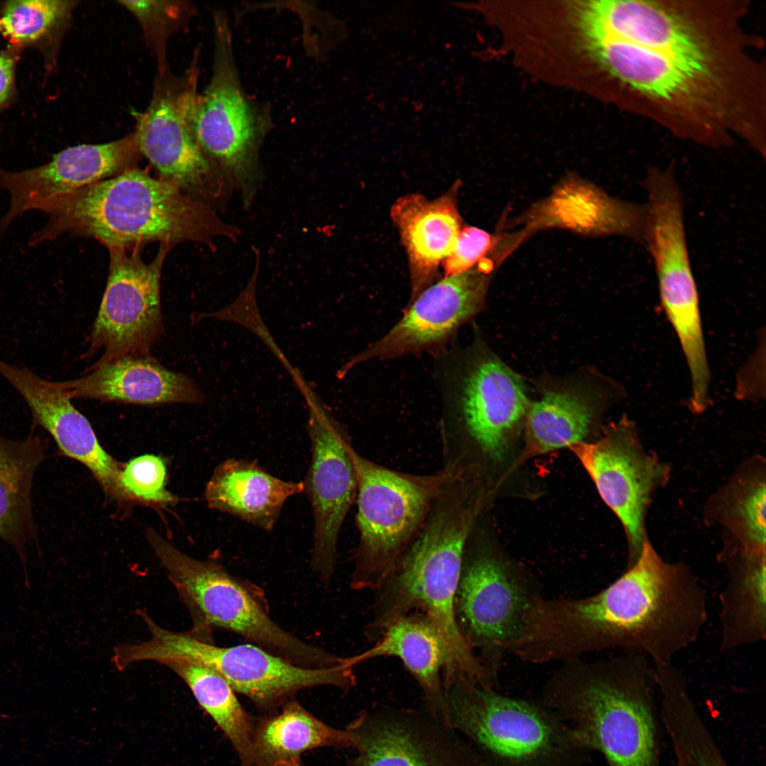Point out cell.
Wrapping results in <instances>:
<instances>
[{
    "instance_id": "11",
    "label": "cell",
    "mask_w": 766,
    "mask_h": 766,
    "mask_svg": "<svg viewBox=\"0 0 766 766\" xmlns=\"http://www.w3.org/2000/svg\"><path fill=\"white\" fill-rule=\"evenodd\" d=\"M172 248L160 244L149 263L142 260L140 246L109 250L107 282L87 352L100 355L95 363L150 355V348L164 332L160 279Z\"/></svg>"
},
{
    "instance_id": "32",
    "label": "cell",
    "mask_w": 766,
    "mask_h": 766,
    "mask_svg": "<svg viewBox=\"0 0 766 766\" xmlns=\"http://www.w3.org/2000/svg\"><path fill=\"white\" fill-rule=\"evenodd\" d=\"M765 472L747 469L718 499V517L738 540V551L765 553Z\"/></svg>"
},
{
    "instance_id": "2",
    "label": "cell",
    "mask_w": 766,
    "mask_h": 766,
    "mask_svg": "<svg viewBox=\"0 0 766 766\" xmlns=\"http://www.w3.org/2000/svg\"><path fill=\"white\" fill-rule=\"evenodd\" d=\"M476 477L462 473L436 499L420 531L374 590L372 616L365 628L377 640L399 618L428 615L439 628L453 660L470 677L485 670L460 635L454 599L467 543L484 506V491Z\"/></svg>"
},
{
    "instance_id": "30",
    "label": "cell",
    "mask_w": 766,
    "mask_h": 766,
    "mask_svg": "<svg viewBox=\"0 0 766 766\" xmlns=\"http://www.w3.org/2000/svg\"><path fill=\"white\" fill-rule=\"evenodd\" d=\"M594 416L591 399L575 390L550 391L526 414L523 459L583 442Z\"/></svg>"
},
{
    "instance_id": "27",
    "label": "cell",
    "mask_w": 766,
    "mask_h": 766,
    "mask_svg": "<svg viewBox=\"0 0 766 766\" xmlns=\"http://www.w3.org/2000/svg\"><path fill=\"white\" fill-rule=\"evenodd\" d=\"M359 738L348 729L323 723L294 700L255 722L243 766H304L302 755L321 747L356 749Z\"/></svg>"
},
{
    "instance_id": "14",
    "label": "cell",
    "mask_w": 766,
    "mask_h": 766,
    "mask_svg": "<svg viewBox=\"0 0 766 766\" xmlns=\"http://www.w3.org/2000/svg\"><path fill=\"white\" fill-rule=\"evenodd\" d=\"M195 73L178 79L160 72L147 109L133 133L138 150L160 179L213 207L223 190L221 171L202 152L191 131L187 101Z\"/></svg>"
},
{
    "instance_id": "38",
    "label": "cell",
    "mask_w": 766,
    "mask_h": 766,
    "mask_svg": "<svg viewBox=\"0 0 766 766\" xmlns=\"http://www.w3.org/2000/svg\"><path fill=\"white\" fill-rule=\"evenodd\" d=\"M689 751L696 766H718L721 763L718 761V760L716 755L712 756L710 754V751L709 755H706L704 752L703 754L702 751H700L699 748H697L696 746L690 749Z\"/></svg>"
},
{
    "instance_id": "8",
    "label": "cell",
    "mask_w": 766,
    "mask_h": 766,
    "mask_svg": "<svg viewBox=\"0 0 766 766\" xmlns=\"http://www.w3.org/2000/svg\"><path fill=\"white\" fill-rule=\"evenodd\" d=\"M354 466L359 540L350 587L375 590L425 522L433 504L464 466L445 464L429 474L402 472L379 465L349 448Z\"/></svg>"
},
{
    "instance_id": "9",
    "label": "cell",
    "mask_w": 766,
    "mask_h": 766,
    "mask_svg": "<svg viewBox=\"0 0 766 766\" xmlns=\"http://www.w3.org/2000/svg\"><path fill=\"white\" fill-rule=\"evenodd\" d=\"M150 638L132 643L133 662L152 661L164 665L174 660L199 663L218 672L235 692L261 709L281 706L298 692L319 686L348 691L356 684L353 668L346 662L310 668L296 665L252 643L221 647L200 640L189 631L163 628L148 614L143 616Z\"/></svg>"
},
{
    "instance_id": "35",
    "label": "cell",
    "mask_w": 766,
    "mask_h": 766,
    "mask_svg": "<svg viewBox=\"0 0 766 766\" xmlns=\"http://www.w3.org/2000/svg\"><path fill=\"white\" fill-rule=\"evenodd\" d=\"M166 475L163 459L144 455L132 459L123 466L120 481L133 501L163 504L174 499L165 489Z\"/></svg>"
},
{
    "instance_id": "21",
    "label": "cell",
    "mask_w": 766,
    "mask_h": 766,
    "mask_svg": "<svg viewBox=\"0 0 766 766\" xmlns=\"http://www.w3.org/2000/svg\"><path fill=\"white\" fill-rule=\"evenodd\" d=\"M529 405L517 377L494 358L470 367L451 397L452 414L481 451L495 460L504 456Z\"/></svg>"
},
{
    "instance_id": "7",
    "label": "cell",
    "mask_w": 766,
    "mask_h": 766,
    "mask_svg": "<svg viewBox=\"0 0 766 766\" xmlns=\"http://www.w3.org/2000/svg\"><path fill=\"white\" fill-rule=\"evenodd\" d=\"M148 538L191 615L189 631L197 638L213 642L212 631L221 629L300 666L343 662V657L306 643L274 622L261 592L220 564L189 557L154 530L148 531Z\"/></svg>"
},
{
    "instance_id": "16",
    "label": "cell",
    "mask_w": 766,
    "mask_h": 766,
    "mask_svg": "<svg viewBox=\"0 0 766 766\" xmlns=\"http://www.w3.org/2000/svg\"><path fill=\"white\" fill-rule=\"evenodd\" d=\"M570 448L621 522L632 565L647 540L645 512L653 492L668 476L667 467L645 453L634 426L626 417L607 428L597 441L581 442Z\"/></svg>"
},
{
    "instance_id": "19",
    "label": "cell",
    "mask_w": 766,
    "mask_h": 766,
    "mask_svg": "<svg viewBox=\"0 0 766 766\" xmlns=\"http://www.w3.org/2000/svg\"><path fill=\"white\" fill-rule=\"evenodd\" d=\"M140 156L132 133L109 143L67 148L35 168L19 172L0 168V187L10 201L0 219V238L26 212L46 213L61 199L136 167Z\"/></svg>"
},
{
    "instance_id": "36",
    "label": "cell",
    "mask_w": 766,
    "mask_h": 766,
    "mask_svg": "<svg viewBox=\"0 0 766 766\" xmlns=\"http://www.w3.org/2000/svg\"><path fill=\"white\" fill-rule=\"evenodd\" d=\"M499 237L474 226L463 227L455 245L442 263L445 276L466 272L492 255Z\"/></svg>"
},
{
    "instance_id": "4",
    "label": "cell",
    "mask_w": 766,
    "mask_h": 766,
    "mask_svg": "<svg viewBox=\"0 0 766 766\" xmlns=\"http://www.w3.org/2000/svg\"><path fill=\"white\" fill-rule=\"evenodd\" d=\"M582 33L592 57L608 73L663 102H692L715 79L717 56L705 33L676 7L624 0L603 29Z\"/></svg>"
},
{
    "instance_id": "24",
    "label": "cell",
    "mask_w": 766,
    "mask_h": 766,
    "mask_svg": "<svg viewBox=\"0 0 766 766\" xmlns=\"http://www.w3.org/2000/svg\"><path fill=\"white\" fill-rule=\"evenodd\" d=\"M382 657L399 658L420 687L425 710L450 724L443 672L455 664L439 628L426 614L412 611L392 623L365 651L347 657L349 666Z\"/></svg>"
},
{
    "instance_id": "34",
    "label": "cell",
    "mask_w": 766,
    "mask_h": 766,
    "mask_svg": "<svg viewBox=\"0 0 766 766\" xmlns=\"http://www.w3.org/2000/svg\"><path fill=\"white\" fill-rule=\"evenodd\" d=\"M138 21L145 35L157 55L160 72L164 71L166 40L182 23L187 6L182 1H118Z\"/></svg>"
},
{
    "instance_id": "26",
    "label": "cell",
    "mask_w": 766,
    "mask_h": 766,
    "mask_svg": "<svg viewBox=\"0 0 766 766\" xmlns=\"http://www.w3.org/2000/svg\"><path fill=\"white\" fill-rule=\"evenodd\" d=\"M303 492L304 482L282 479L255 462L232 457L216 467L205 499L211 509L270 531L287 499Z\"/></svg>"
},
{
    "instance_id": "17",
    "label": "cell",
    "mask_w": 766,
    "mask_h": 766,
    "mask_svg": "<svg viewBox=\"0 0 766 766\" xmlns=\"http://www.w3.org/2000/svg\"><path fill=\"white\" fill-rule=\"evenodd\" d=\"M346 728L359 738L349 766H487L467 739L425 709L365 711Z\"/></svg>"
},
{
    "instance_id": "10",
    "label": "cell",
    "mask_w": 766,
    "mask_h": 766,
    "mask_svg": "<svg viewBox=\"0 0 766 766\" xmlns=\"http://www.w3.org/2000/svg\"><path fill=\"white\" fill-rule=\"evenodd\" d=\"M216 52L212 77L198 94L189 90L187 114L198 145L240 191L249 207L262 179L257 162V122L235 72L226 23L216 20Z\"/></svg>"
},
{
    "instance_id": "5",
    "label": "cell",
    "mask_w": 766,
    "mask_h": 766,
    "mask_svg": "<svg viewBox=\"0 0 766 766\" xmlns=\"http://www.w3.org/2000/svg\"><path fill=\"white\" fill-rule=\"evenodd\" d=\"M650 661L624 653L566 668L546 687L544 705L609 766H658Z\"/></svg>"
},
{
    "instance_id": "33",
    "label": "cell",
    "mask_w": 766,
    "mask_h": 766,
    "mask_svg": "<svg viewBox=\"0 0 766 766\" xmlns=\"http://www.w3.org/2000/svg\"><path fill=\"white\" fill-rule=\"evenodd\" d=\"M74 4L60 0L9 1L0 17V34L16 43L36 40L64 19Z\"/></svg>"
},
{
    "instance_id": "29",
    "label": "cell",
    "mask_w": 766,
    "mask_h": 766,
    "mask_svg": "<svg viewBox=\"0 0 766 766\" xmlns=\"http://www.w3.org/2000/svg\"><path fill=\"white\" fill-rule=\"evenodd\" d=\"M731 556L730 580L720 594L722 650L765 639V553Z\"/></svg>"
},
{
    "instance_id": "12",
    "label": "cell",
    "mask_w": 766,
    "mask_h": 766,
    "mask_svg": "<svg viewBox=\"0 0 766 766\" xmlns=\"http://www.w3.org/2000/svg\"><path fill=\"white\" fill-rule=\"evenodd\" d=\"M309 408L311 460L304 481L314 521L311 564L326 584L334 573L342 526L355 501L357 481L344 428L307 382L299 388Z\"/></svg>"
},
{
    "instance_id": "20",
    "label": "cell",
    "mask_w": 766,
    "mask_h": 766,
    "mask_svg": "<svg viewBox=\"0 0 766 766\" xmlns=\"http://www.w3.org/2000/svg\"><path fill=\"white\" fill-rule=\"evenodd\" d=\"M0 374L28 405L32 428L40 426L52 438L60 453L87 467L106 494L119 503L132 502L121 486L123 465L101 447L87 420L72 404L60 382H50L26 368L0 359Z\"/></svg>"
},
{
    "instance_id": "13",
    "label": "cell",
    "mask_w": 766,
    "mask_h": 766,
    "mask_svg": "<svg viewBox=\"0 0 766 766\" xmlns=\"http://www.w3.org/2000/svg\"><path fill=\"white\" fill-rule=\"evenodd\" d=\"M684 221V210L678 204L653 206L648 215L644 242L654 262L660 302L689 370L690 404L700 409L709 402L710 372Z\"/></svg>"
},
{
    "instance_id": "3",
    "label": "cell",
    "mask_w": 766,
    "mask_h": 766,
    "mask_svg": "<svg viewBox=\"0 0 766 766\" xmlns=\"http://www.w3.org/2000/svg\"><path fill=\"white\" fill-rule=\"evenodd\" d=\"M45 213L48 221L30 236V246L69 234L94 238L108 250L150 242L215 249L216 238L235 241L240 235L213 207L137 167L61 199Z\"/></svg>"
},
{
    "instance_id": "6",
    "label": "cell",
    "mask_w": 766,
    "mask_h": 766,
    "mask_svg": "<svg viewBox=\"0 0 766 766\" xmlns=\"http://www.w3.org/2000/svg\"><path fill=\"white\" fill-rule=\"evenodd\" d=\"M443 683L450 726L487 766H584L588 749L550 709L500 695L457 667Z\"/></svg>"
},
{
    "instance_id": "22",
    "label": "cell",
    "mask_w": 766,
    "mask_h": 766,
    "mask_svg": "<svg viewBox=\"0 0 766 766\" xmlns=\"http://www.w3.org/2000/svg\"><path fill=\"white\" fill-rule=\"evenodd\" d=\"M645 205L612 197L577 176L565 177L545 199L533 205L515 224L522 240L542 229L562 228L594 236L620 235L644 242Z\"/></svg>"
},
{
    "instance_id": "25",
    "label": "cell",
    "mask_w": 766,
    "mask_h": 766,
    "mask_svg": "<svg viewBox=\"0 0 766 766\" xmlns=\"http://www.w3.org/2000/svg\"><path fill=\"white\" fill-rule=\"evenodd\" d=\"M457 187L432 200L406 194L392 205L391 217L406 250L414 299L429 286L436 271L453 250L462 230L457 207Z\"/></svg>"
},
{
    "instance_id": "18",
    "label": "cell",
    "mask_w": 766,
    "mask_h": 766,
    "mask_svg": "<svg viewBox=\"0 0 766 766\" xmlns=\"http://www.w3.org/2000/svg\"><path fill=\"white\" fill-rule=\"evenodd\" d=\"M494 262L485 259L462 273L445 277L410 302L404 316L379 340L347 362L342 379L354 366L418 352L447 339L482 306Z\"/></svg>"
},
{
    "instance_id": "28",
    "label": "cell",
    "mask_w": 766,
    "mask_h": 766,
    "mask_svg": "<svg viewBox=\"0 0 766 766\" xmlns=\"http://www.w3.org/2000/svg\"><path fill=\"white\" fill-rule=\"evenodd\" d=\"M47 440L34 429L22 440L0 434V540L16 552L26 584L28 546L37 539L31 505V489L36 469L45 459Z\"/></svg>"
},
{
    "instance_id": "23",
    "label": "cell",
    "mask_w": 766,
    "mask_h": 766,
    "mask_svg": "<svg viewBox=\"0 0 766 766\" xmlns=\"http://www.w3.org/2000/svg\"><path fill=\"white\" fill-rule=\"evenodd\" d=\"M60 382L72 399L146 406L199 404L204 400L202 390L194 381L168 370L150 355L94 363L87 374Z\"/></svg>"
},
{
    "instance_id": "31",
    "label": "cell",
    "mask_w": 766,
    "mask_h": 766,
    "mask_svg": "<svg viewBox=\"0 0 766 766\" xmlns=\"http://www.w3.org/2000/svg\"><path fill=\"white\" fill-rule=\"evenodd\" d=\"M164 665L188 686L200 706L230 740L243 766L249 755L255 721L230 684L216 670L199 663L174 660Z\"/></svg>"
},
{
    "instance_id": "37",
    "label": "cell",
    "mask_w": 766,
    "mask_h": 766,
    "mask_svg": "<svg viewBox=\"0 0 766 766\" xmlns=\"http://www.w3.org/2000/svg\"><path fill=\"white\" fill-rule=\"evenodd\" d=\"M14 57L9 52L0 53V105L8 98L13 84Z\"/></svg>"
},
{
    "instance_id": "15",
    "label": "cell",
    "mask_w": 766,
    "mask_h": 766,
    "mask_svg": "<svg viewBox=\"0 0 766 766\" xmlns=\"http://www.w3.org/2000/svg\"><path fill=\"white\" fill-rule=\"evenodd\" d=\"M539 596L494 556L465 550L454 599V617L462 639L489 674L491 662L518 638L525 616ZM476 657V656H475Z\"/></svg>"
},
{
    "instance_id": "1",
    "label": "cell",
    "mask_w": 766,
    "mask_h": 766,
    "mask_svg": "<svg viewBox=\"0 0 766 766\" xmlns=\"http://www.w3.org/2000/svg\"><path fill=\"white\" fill-rule=\"evenodd\" d=\"M706 601L692 573L663 560L646 540L628 570L596 594L539 598L528 614L523 643L535 662L619 649L653 664L670 663L699 636L708 618Z\"/></svg>"
}]
</instances>
